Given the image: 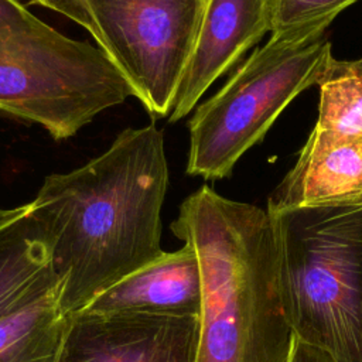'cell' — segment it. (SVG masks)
<instances>
[{
    "label": "cell",
    "mask_w": 362,
    "mask_h": 362,
    "mask_svg": "<svg viewBox=\"0 0 362 362\" xmlns=\"http://www.w3.org/2000/svg\"><path fill=\"white\" fill-rule=\"evenodd\" d=\"M167 187L164 136L153 123L124 129L82 167L44 178L31 212L49 242L68 315L164 253Z\"/></svg>",
    "instance_id": "1"
},
{
    "label": "cell",
    "mask_w": 362,
    "mask_h": 362,
    "mask_svg": "<svg viewBox=\"0 0 362 362\" xmlns=\"http://www.w3.org/2000/svg\"><path fill=\"white\" fill-rule=\"evenodd\" d=\"M170 228L201 267L197 362H287L294 334L267 211L204 185L181 202Z\"/></svg>",
    "instance_id": "2"
},
{
    "label": "cell",
    "mask_w": 362,
    "mask_h": 362,
    "mask_svg": "<svg viewBox=\"0 0 362 362\" xmlns=\"http://www.w3.org/2000/svg\"><path fill=\"white\" fill-rule=\"evenodd\" d=\"M267 214L294 337L335 362H362V205Z\"/></svg>",
    "instance_id": "3"
},
{
    "label": "cell",
    "mask_w": 362,
    "mask_h": 362,
    "mask_svg": "<svg viewBox=\"0 0 362 362\" xmlns=\"http://www.w3.org/2000/svg\"><path fill=\"white\" fill-rule=\"evenodd\" d=\"M129 96L99 47L61 34L21 0H0V113L65 140Z\"/></svg>",
    "instance_id": "4"
},
{
    "label": "cell",
    "mask_w": 362,
    "mask_h": 362,
    "mask_svg": "<svg viewBox=\"0 0 362 362\" xmlns=\"http://www.w3.org/2000/svg\"><path fill=\"white\" fill-rule=\"evenodd\" d=\"M332 17L272 34L188 122L187 174L222 180L262 141L277 116L304 89L318 85L329 59Z\"/></svg>",
    "instance_id": "5"
},
{
    "label": "cell",
    "mask_w": 362,
    "mask_h": 362,
    "mask_svg": "<svg viewBox=\"0 0 362 362\" xmlns=\"http://www.w3.org/2000/svg\"><path fill=\"white\" fill-rule=\"evenodd\" d=\"M103 45L147 113L170 116L208 0H85Z\"/></svg>",
    "instance_id": "6"
},
{
    "label": "cell",
    "mask_w": 362,
    "mask_h": 362,
    "mask_svg": "<svg viewBox=\"0 0 362 362\" xmlns=\"http://www.w3.org/2000/svg\"><path fill=\"white\" fill-rule=\"evenodd\" d=\"M199 317L78 311L58 362H197Z\"/></svg>",
    "instance_id": "7"
},
{
    "label": "cell",
    "mask_w": 362,
    "mask_h": 362,
    "mask_svg": "<svg viewBox=\"0 0 362 362\" xmlns=\"http://www.w3.org/2000/svg\"><path fill=\"white\" fill-rule=\"evenodd\" d=\"M273 0H208L168 122L184 119L201 96L272 28Z\"/></svg>",
    "instance_id": "8"
},
{
    "label": "cell",
    "mask_w": 362,
    "mask_h": 362,
    "mask_svg": "<svg viewBox=\"0 0 362 362\" xmlns=\"http://www.w3.org/2000/svg\"><path fill=\"white\" fill-rule=\"evenodd\" d=\"M362 205V137L313 129L298 160L267 201V211Z\"/></svg>",
    "instance_id": "9"
},
{
    "label": "cell",
    "mask_w": 362,
    "mask_h": 362,
    "mask_svg": "<svg viewBox=\"0 0 362 362\" xmlns=\"http://www.w3.org/2000/svg\"><path fill=\"white\" fill-rule=\"evenodd\" d=\"M202 279L198 256L189 243L164 252L126 276L83 310L92 314H150L199 317Z\"/></svg>",
    "instance_id": "10"
},
{
    "label": "cell",
    "mask_w": 362,
    "mask_h": 362,
    "mask_svg": "<svg viewBox=\"0 0 362 362\" xmlns=\"http://www.w3.org/2000/svg\"><path fill=\"white\" fill-rule=\"evenodd\" d=\"M69 317L55 279L0 315V362H58Z\"/></svg>",
    "instance_id": "11"
},
{
    "label": "cell",
    "mask_w": 362,
    "mask_h": 362,
    "mask_svg": "<svg viewBox=\"0 0 362 362\" xmlns=\"http://www.w3.org/2000/svg\"><path fill=\"white\" fill-rule=\"evenodd\" d=\"M58 279L47 235L30 208L0 228V315Z\"/></svg>",
    "instance_id": "12"
},
{
    "label": "cell",
    "mask_w": 362,
    "mask_h": 362,
    "mask_svg": "<svg viewBox=\"0 0 362 362\" xmlns=\"http://www.w3.org/2000/svg\"><path fill=\"white\" fill-rule=\"evenodd\" d=\"M315 127L362 137V59H329L320 82Z\"/></svg>",
    "instance_id": "13"
},
{
    "label": "cell",
    "mask_w": 362,
    "mask_h": 362,
    "mask_svg": "<svg viewBox=\"0 0 362 362\" xmlns=\"http://www.w3.org/2000/svg\"><path fill=\"white\" fill-rule=\"evenodd\" d=\"M356 0H273L272 34L304 25L314 20L335 18Z\"/></svg>",
    "instance_id": "14"
},
{
    "label": "cell",
    "mask_w": 362,
    "mask_h": 362,
    "mask_svg": "<svg viewBox=\"0 0 362 362\" xmlns=\"http://www.w3.org/2000/svg\"><path fill=\"white\" fill-rule=\"evenodd\" d=\"M30 1L41 7L49 8L52 11H57L68 17L69 20L75 21L76 24L83 27L93 37V40H96L98 47L102 49L103 41H102L100 33L86 8L85 0H30Z\"/></svg>",
    "instance_id": "15"
},
{
    "label": "cell",
    "mask_w": 362,
    "mask_h": 362,
    "mask_svg": "<svg viewBox=\"0 0 362 362\" xmlns=\"http://www.w3.org/2000/svg\"><path fill=\"white\" fill-rule=\"evenodd\" d=\"M287 362H335L328 354L294 337Z\"/></svg>",
    "instance_id": "16"
},
{
    "label": "cell",
    "mask_w": 362,
    "mask_h": 362,
    "mask_svg": "<svg viewBox=\"0 0 362 362\" xmlns=\"http://www.w3.org/2000/svg\"><path fill=\"white\" fill-rule=\"evenodd\" d=\"M28 208H30V202L21 205V206H17V208H11V209H3V208H0V228L4 226V225H7L8 222L14 221V219L18 218L20 215H23Z\"/></svg>",
    "instance_id": "17"
}]
</instances>
